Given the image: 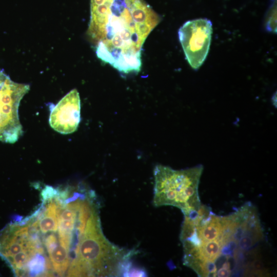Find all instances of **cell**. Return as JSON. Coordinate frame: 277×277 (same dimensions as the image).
Here are the masks:
<instances>
[{
	"label": "cell",
	"instance_id": "cell-1",
	"mask_svg": "<svg viewBox=\"0 0 277 277\" xmlns=\"http://www.w3.org/2000/svg\"><path fill=\"white\" fill-rule=\"evenodd\" d=\"M160 21L144 0H90L87 35L100 60L121 73H137L143 45Z\"/></svg>",
	"mask_w": 277,
	"mask_h": 277
},
{
	"label": "cell",
	"instance_id": "cell-2",
	"mask_svg": "<svg viewBox=\"0 0 277 277\" xmlns=\"http://www.w3.org/2000/svg\"><path fill=\"white\" fill-rule=\"evenodd\" d=\"M74 252L68 269L70 276H124L130 263L129 253L114 246L103 235L96 209L90 215Z\"/></svg>",
	"mask_w": 277,
	"mask_h": 277
},
{
	"label": "cell",
	"instance_id": "cell-3",
	"mask_svg": "<svg viewBox=\"0 0 277 277\" xmlns=\"http://www.w3.org/2000/svg\"><path fill=\"white\" fill-rule=\"evenodd\" d=\"M203 171L202 165L182 170L156 165L153 172L154 205L176 207L184 215L199 209L201 203L198 188Z\"/></svg>",
	"mask_w": 277,
	"mask_h": 277
},
{
	"label": "cell",
	"instance_id": "cell-4",
	"mask_svg": "<svg viewBox=\"0 0 277 277\" xmlns=\"http://www.w3.org/2000/svg\"><path fill=\"white\" fill-rule=\"evenodd\" d=\"M29 89V85L13 82L0 69V141L13 144L22 136L18 108Z\"/></svg>",
	"mask_w": 277,
	"mask_h": 277
},
{
	"label": "cell",
	"instance_id": "cell-5",
	"mask_svg": "<svg viewBox=\"0 0 277 277\" xmlns=\"http://www.w3.org/2000/svg\"><path fill=\"white\" fill-rule=\"evenodd\" d=\"M212 33L211 22L198 18L185 23L179 29V41L190 66L197 70L205 61Z\"/></svg>",
	"mask_w": 277,
	"mask_h": 277
},
{
	"label": "cell",
	"instance_id": "cell-6",
	"mask_svg": "<svg viewBox=\"0 0 277 277\" xmlns=\"http://www.w3.org/2000/svg\"><path fill=\"white\" fill-rule=\"evenodd\" d=\"M81 101L75 89L64 96L51 109L49 124L56 132L70 134L77 128L81 121Z\"/></svg>",
	"mask_w": 277,
	"mask_h": 277
},
{
	"label": "cell",
	"instance_id": "cell-7",
	"mask_svg": "<svg viewBox=\"0 0 277 277\" xmlns=\"http://www.w3.org/2000/svg\"><path fill=\"white\" fill-rule=\"evenodd\" d=\"M69 248L64 245H57L48 252L51 262L55 272L63 276L68 269L69 263Z\"/></svg>",
	"mask_w": 277,
	"mask_h": 277
},
{
	"label": "cell",
	"instance_id": "cell-8",
	"mask_svg": "<svg viewBox=\"0 0 277 277\" xmlns=\"http://www.w3.org/2000/svg\"><path fill=\"white\" fill-rule=\"evenodd\" d=\"M57 205L55 201L51 202L43 214V217L38 222L39 230L43 233L56 231L58 227Z\"/></svg>",
	"mask_w": 277,
	"mask_h": 277
},
{
	"label": "cell",
	"instance_id": "cell-9",
	"mask_svg": "<svg viewBox=\"0 0 277 277\" xmlns=\"http://www.w3.org/2000/svg\"><path fill=\"white\" fill-rule=\"evenodd\" d=\"M43 253H37L27 263L26 270L30 276H47L51 275L47 271V260L41 254Z\"/></svg>",
	"mask_w": 277,
	"mask_h": 277
},
{
	"label": "cell",
	"instance_id": "cell-10",
	"mask_svg": "<svg viewBox=\"0 0 277 277\" xmlns=\"http://www.w3.org/2000/svg\"><path fill=\"white\" fill-rule=\"evenodd\" d=\"M264 26L266 30L269 32H276V1L274 0L268 9L266 15Z\"/></svg>",
	"mask_w": 277,
	"mask_h": 277
},
{
	"label": "cell",
	"instance_id": "cell-11",
	"mask_svg": "<svg viewBox=\"0 0 277 277\" xmlns=\"http://www.w3.org/2000/svg\"><path fill=\"white\" fill-rule=\"evenodd\" d=\"M57 193V189L54 188L51 186H46L43 189L41 195L44 201L51 200L53 197H56Z\"/></svg>",
	"mask_w": 277,
	"mask_h": 277
},
{
	"label": "cell",
	"instance_id": "cell-12",
	"mask_svg": "<svg viewBox=\"0 0 277 277\" xmlns=\"http://www.w3.org/2000/svg\"><path fill=\"white\" fill-rule=\"evenodd\" d=\"M57 244V240L54 234H49L44 240V245L48 252L53 249Z\"/></svg>",
	"mask_w": 277,
	"mask_h": 277
}]
</instances>
